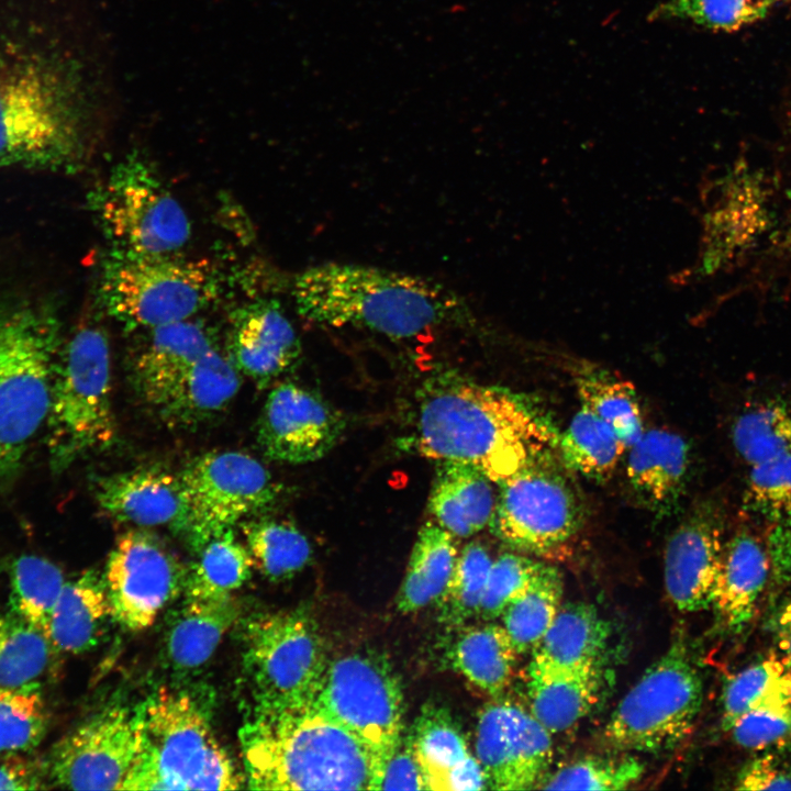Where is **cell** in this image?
<instances>
[{"mask_svg": "<svg viewBox=\"0 0 791 791\" xmlns=\"http://www.w3.org/2000/svg\"><path fill=\"white\" fill-rule=\"evenodd\" d=\"M238 738L248 789L376 791L379 772L371 754L315 697L250 704Z\"/></svg>", "mask_w": 791, "mask_h": 791, "instance_id": "1", "label": "cell"}, {"mask_svg": "<svg viewBox=\"0 0 791 791\" xmlns=\"http://www.w3.org/2000/svg\"><path fill=\"white\" fill-rule=\"evenodd\" d=\"M554 432L516 398L474 382L444 379L424 392L415 445L437 461H458L500 483L557 444Z\"/></svg>", "mask_w": 791, "mask_h": 791, "instance_id": "2", "label": "cell"}, {"mask_svg": "<svg viewBox=\"0 0 791 791\" xmlns=\"http://www.w3.org/2000/svg\"><path fill=\"white\" fill-rule=\"evenodd\" d=\"M292 297L298 313L310 322L394 338L414 337L466 316L465 302L436 281L358 264L309 267L294 278Z\"/></svg>", "mask_w": 791, "mask_h": 791, "instance_id": "3", "label": "cell"}, {"mask_svg": "<svg viewBox=\"0 0 791 791\" xmlns=\"http://www.w3.org/2000/svg\"><path fill=\"white\" fill-rule=\"evenodd\" d=\"M141 746L122 790H237L245 777L211 724V694L163 687L137 705Z\"/></svg>", "mask_w": 791, "mask_h": 791, "instance_id": "4", "label": "cell"}, {"mask_svg": "<svg viewBox=\"0 0 791 791\" xmlns=\"http://www.w3.org/2000/svg\"><path fill=\"white\" fill-rule=\"evenodd\" d=\"M62 347L51 305L0 300V492L18 479L45 426Z\"/></svg>", "mask_w": 791, "mask_h": 791, "instance_id": "5", "label": "cell"}, {"mask_svg": "<svg viewBox=\"0 0 791 791\" xmlns=\"http://www.w3.org/2000/svg\"><path fill=\"white\" fill-rule=\"evenodd\" d=\"M68 88L51 60L0 49V168L78 167L81 123Z\"/></svg>", "mask_w": 791, "mask_h": 791, "instance_id": "6", "label": "cell"}, {"mask_svg": "<svg viewBox=\"0 0 791 791\" xmlns=\"http://www.w3.org/2000/svg\"><path fill=\"white\" fill-rule=\"evenodd\" d=\"M220 278L205 259L109 248L98 298L126 331H147L189 320L219 294Z\"/></svg>", "mask_w": 791, "mask_h": 791, "instance_id": "7", "label": "cell"}, {"mask_svg": "<svg viewBox=\"0 0 791 791\" xmlns=\"http://www.w3.org/2000/svg\"><path fill=\"white\" fill-rule=\"evenodd\" d=\"M110 348L97 325L80 326L63 344L45 423L48 463L57 475L116 436L111 402Z\"/></svg>", "mask_w": 791, "mask_h": 791, "instance_id": "8", "label": "cell"}, {"mask_svg": "<svg viewBox=\"0 0 791 791\" xmlns=\"http://www.w3.org/2000/svg\"><path fill=\"white\" fill-rule=\"evenodd\" d=\"M702 701L701 676L683 643L676 640L621 699L604 738L622 753L672 750L692 731Z\"/></svg>", "mask_w": 791, "mask_h": 791, "instance_id": "9", "label": "cell"}, {"mask_svg": "<svg viewBox=\"0 0 791 791\" xmlns=\"http://www.w3.org/2000/svg\"><path fill=\"white\" fill-rule=\"evenodd\" d=\"M242 666L250 704H288L316 695L327 660L304 609L256 613L242 630Z\"/></svg>", "mask_w": 791, "mask_h": 791, "instance_id": "10", "label": "cell"}, {"mask_svg": "<svg viewBox=\"0 0 791 791\" xmlns=\"http://www.w3.org/2000/svg\"><path fill=\"white\" fill-rule=\"evenodd\" d=\"M178 476L181 514L174 532L194 554L241 520L272 506L280 493L263 464L242 452L202 454Z\"/></svg>", "mask_w": 791, "mask_h": 791, "instance_id": "11", "label": "cell"}, {"mask_svg": "<svg viewBox=\"0 0 791 791\" xmlns=\"http://www.w3.org/2000/svg\"><path fill=\"white\" fill-rule=\"evenodd\" d=\"M90 204L110 248L177 254L191 235L181 204L153 168L134 156L111 169Z\"/></svg>", "mask_w": 791, "mask_h": 791, "instance_id": "12", "label": "cell"}, {"mask_svg": "<svg viewBox=\"0 0 791 791\" xmlns=\"http://www.w3.org/2000/svg\"><path fill=\"white\" fill-rule=\"evenodd\" d=\"M499 486L489 527L502 542L520 552L552 557L578 536L583 505L552 452Z\"/></svg>", "mask_w": 791, "mask_h": 791, "instance_id": "13", "label": "cell"}, {"mask_svg": "<svg viewBox=\"0 0 791 791\" xmlns=\"http://www.w3.org/2000/svg\"><path fill=\"white\" fill-rule=\"evenodd\" d=\"M315 699L321 709L371 754L381 779L403 740V690L389 660L356 651L327 661Z\"/></svg>", "mask_w": 791, "mask_h": 791, "instance_id": "14", "label": "cell"}, {"mask_svg": "<svg viewBox=\"0 0 791 791\" xmlns=\"http://www.w3.org/2000/svg\"><path fill=\"white\" fill-rule=\"evenodd\" d=\"M140 746L137 705H109L55 744L46 765L48 782L73 790H122Z\"/></svg>", "mask_w": 791, "mask_h": 791, "instance_id": "15", "label": "cell"}, {"mask_svg": "<svg viewBox=\"0 0 791 791\" xmlns=\"http://www.w3.org/2000/svg\"><path fill=\"white\" fill-rule=\"evenodd\" d=\"M187 570L158 537L126 531L116 539L104 572L112 620L132 632L149 627L183 594Z\"/></svg>", "mask_w": 791, "mask_h": 791, "instance_id": "16", "label": "cell"}, {"mask_svg": "<svg viewBox=\"0 0 791 791\" xmlns=\"http://www.w3.org/2000/svg\"><path fill=\"white\" fill-rule=\"evenodd\" d=\"M732 441L746 467L747 509L791 526V399L770 398L746 408L733 424Z\"/></svg>", "mask_w": 791, "mask_h": 791, "instance_id": "17", "label": "cell"}, {"mask_svg": "<svg viewBox=\"0 0 791 791\" xmlns=\"http://www.w3.org/2000/svg\"><path fill=\"white\" fill-rule=\"evenodd\" d=\"M475 749L488 789H539L550 772L552 733L530 710L509 699L498 697L482 708Z\"/></svg>", "mask_w": 791, "mask_h": 791, "instance_id": "18", "label": "cell"}, {"mask_svg": "<svg viewBox=\"0 0 791 791\" xmlns=\"http://www.w3.org/2000/svg\"><path fill=\"white\" fill-rule=\"evenodd\" d=\"M256 438L270 459L305 464L324 457L345 430L342 414L320 394L283 382L268 394L260 412Z\"/></svg>", "mask_w": 791, "mask_h": 791, "instance_id": "19", "label": "cell"}, {"mask_svg": "<svg viewBox=\"0 0 791 791\" xmlns=\"http://www.w3.org/2000/svg\"><path fill=\"white\" fill-rule=\"evenodd\" d=\"M724 515L712 500L695 504L665 547L664 583L675 608L684 613L711 608L720 570Z\"/></svg>", "mask_w": 791, "mask_h": 791, "instance_id": "20", "label": "cell"}, {"mask_svg": "<svg viewBox=\"0 0 791 791\" xmlns=\"http://www.w3.org/2000/svg\"><path fill=\"white\" fill-rule=\"evenodd\" d=\"M301 352L298 334L278 301L257 299L233 313L227 356L239 374L258 386L291 369Z\"/></svg>", "mask_w": 791, "mask_h": 791, "instance_id": "21", "label": "cell"}, {"mask_svg": "<svg viewBox=\"0 0 791 791\" xmlns=\"http://www.w3.org/2000/svg\"><path fill=\"white\" fill-rule=\"evenodd\" d=\"M239 372L214 346L147 406L166 425L193 428L224 411L239 389Z\"/></svg>", "mask_w": 791, "mask_h": 791, "instance_id": "22", "label": "cell"}, {"mask_svg": "<svg viewBox=\"0 0 791 791\" xmlns=\"http://www.w3.org/2000/svg\"><path fill=\"white\" fill-rule=\"evenodd\" d=\"M426 790L475 791L488 789L484 772L450 714L424 706L409 736Z\"/></svg>", "mask_w": 791, "mask_h": 791, "instance_id": "23", "label": "cell"}, {"mask_svg": "<svg viewBox=\"0 0 791 791\" xmlns=\"http://www.w3.org/2000/svg\"><path fill=\"white\" fill-rule=\"evenodd\" d=\"M690 447L678 434L649 430L628 447L626 478L648 511L659 517L677 511L686 492Z\"/></svg>", "mask_w": 791, "mask_h": 791, "instance_id": "24", "label": "cell"}, {"mask_svg": "<svg viewBox=\"0 0 791 791\" xmlns=\"http://www.w3.org/2000/svg\"><path fill=\"white\" fill-rule=\"evenodd\" d=\"M96 500L111 519L135 526L175 530L181 514L178 475L159 468H136L101 477Z\"/></svg>", "mask_w": 791, "mask_h": 791, "instance_id": "25", "label": "cell"}, {"mask_svg": "<svg viewBox=\"0 0 791 791\" xmlns=\"http://www.w3.org/2000/svg\"><path fill=\"white\" fill-rule=\"evenodd\" d=\"M239 614L241 606L233 594L220 598L185 595L169 613L164 632L163 657L167 668L180 676L200 670Z\"/></svg>", "mask_w": 791, "mask_h": 791, "instance_id": "26", "label": "cell"}, {"mask_svg": "<svg viewBox=\"0 0 791 791\" xmlns=\"http://www.w3.org/2000/svg\"><path fill=\"white\" fill-rule=\"evenodd\" d=\"M602 687L601 665L559 666L532 655L527 668L528 710L552 734L582 720Z\"/></svg>", "mask_w": 791, "mask_h": 791, "instance_id": "27", "label": "cell"}, {"mask_svg": "<svg viewBox=\"0 0 791 791\" xmlns=\"http://www.w3.org/2000/svg\"><path fill=\"white\" fill-rule=\"evenodd\" d=\"M214 346L208 328L190 319L147 330L131 366L130 378L135 394L148 406L171 381Z\"/></svg>", "mask_w": 791, "mask_h": 791, "instance_id": "28", "label": "cell"}, {"mask_svg": "<svg viewBox=\"0 0 791 791\" xmlns=\"http://www.w3.org/2000/svg\"><path fill=\"white\" fill-rule=\"evenodd\" d=\"M769 573V558L760 541L747 531L724 542L711 608L729 630L753 617Z\"/></svg>", "mask_w": 791, "mask_h": 791, "instance_id": "29", "label": "cell"}, {"mask_svg": "<svg viewBox=\"0 0 791 791\" xmlns=\"http://www.w3.org/2000/svg\"><path fill=\"white\" fill-rule=\"evenodd\" d=\"M491 483L470 465L438 461L428 502L435 523L454 537H469L489 526L497 498Z\"/></svg>", "mask_w": 791, "mask_h": 791, "instance_id": "30", "label": "cell"}, {"mask_svg": "<svg viewBox=\"0 0 791 791\" xmlns=\"http://www.w3.org/2000/svg\"><path fill=\"white\" fill-rule=\"evenodd\" d=\"M109 620L104 576L87 570L65 582L51 616L48 638L56 651L78 655L98 645Z\"/></svg>", "mask_w": 791, "mask_h": 791, "instance_id": "31", "label": "cell"}, {"mask_svg": "<svg viewBox=\"0 0 791 791\" xmlns=\"http://www.w3.org/2000/svg\"><path fill=\"white\" fill-rule=\"evenodd\" d=\"M517 655L503 625L494 623L463 627L448 651L452 666L492 698L510 684Z\"/></svg>", "mask_w": 791, "mask_h": 791, "instance_id": "32", "label": "cell"}, {"mask_svg": "<svg viewBox=\"0 0 791 791\" xmlns=\"http://www.w3.org/2000/svg\"><path fill=\"white\" fill-rule=\"evenodd\" d=\"M609 637L610 626L594 605L568 602L532 655L559 666L601 665Z\"/></svg>", "mask_w": 791, "mask_h": 791, "instance_id": "33", "label": "cell"}, {"mask_svg": "<svg viewBox=\"0 0 791 791\" xmlns=\"http://www.w3.org/2000/svg\"><path fill=\"white\" fill-rule=\"evenodd\" d=\"M457 555L454 536L435 522H426L413 545L397 595V609L408 614L436 603L447 586Z\"/></svg>", "mask_w": 791, "mask_h": 791, "instance_id": "34", "label": "cell"}, {"mask_svg": "<svg viewBox=\"0 0 791 791\" xmlns=\"http://www.w3.org/2000/svg\"><path fill=\"white\" fill-rule=\"evenodd\" d=\"M560 570L543 562L528 588L502 613V625L519 655L532 653L554 622L561 604Z\"/></svg>", "mask_w": 791, "mask_h": 791, "instance_id": "35", "label": "cell"}, {"mask_svg": "<svg viewBox=\"0 0 791 791\" xmlns=\"http://www.w3.org/2000/svg\"><path fill=\"white\" fill-rule=\"evenodd\" d=\"M786 704H791V665L772 654L727 680L722 692V727L728 731L746 712Z\"/></svg>", "mask_w": 791, "mask_h": 791, "instance_id": "36", "label": "cell"}, {"mask_svg": "<svg viewBox=\"0 0 791 791\" xmlns=\"http://www.w3.org/2000/svg\"><path fill=\"white\" fill-rule=\"evenodd\" d=\"M627 446L617 434L584 405L559 438L565 466L595 481L612 476Z\"/></svg>", "mask_w": 791, "mask_h": 791, "instance_id": "37", "label": "cell"}, {"mask_svg": "<svg viewBox=\"0 0 791 791\" xmlns=\"http://www.w3.org/2000/svg\"><path fill=\"white\" fill-rule=\"evenodd\" d=\"M188 567L183 595L220 598L233 594L252 575V557L232 528L211 538Z\"/></svg>", "mask_w": 791, "mask_h": 791, "instance_id": "38", "label": "cell"}, {"mask_svg": "<svg viewBox=\"0 0 791 791\" xmlns=\"http://www.w3.org/2000/svg\"><path fill=\"white\" fill-rule=\"evenodd\" d=\"M253 565L266 578L280 581L301 571L312 550L305 535L293 524L274 519L241 523Z\"/></svg>", "mask_w": 791, "mask_h": 791, "instance_id": "39", "label": "cell"}, {"mask_svg": "<svg viewBox=\"0 0 791 791\" xmlns=\"http://www.w3.org/2000/svg\"><path fill=\"white\" fill-rule=\"evenodd\" d=\"M8 570L9 609L48 637L51 616L66 582L63 571L32 555L14 559Z\"/></svg>", "mask_w": 791, "mask_h": 791, "instance_id": "40", "label": "cell"}, {"mask_svg": "<svg viewBox=\"0 0 791 791\" xmlns=\"http://www.w3.org/2000/svg\"><path fill=\"white\" fill-rule=\"evenodd\" d=\"M54 651L45 634L10 609L0 611V684L37 682Z\"/></svg>", "mask_w": 791, "mask_h": 791, "instance_id": "41", "label": "cell"}, {"mask_svg": "<svg viewBox=\"0 0 791 791\" xmlns=\"http://www.w3.org/2000/svg\"><path fill=\"white\" fill-rule=\"evenodd\" d=\"M492 561L486 546L478 542H471L461 549L447 586L436 602L441 623L458 628L479 615Z\"/></svg>", "mask_w": 791, "mask_h": 791, "instance_id": "42", "label": "cell"}, {"mask_svg": "<svg viewBox=\"0 0 791 791\" xmlns=\"http://www.w3.org/2000/svg\"><path fill=\"white\" fill-rule=\"evenodd\" d=\"M47 712L38 682L0 684V754H21L40 745Z\"/></svg>", "mask_w": 791, "mask_h": 791, "instance_id": "43", "label": "cell"}, {"mask_svg": "<svg viewBox=\"0 0 791 791\" xmlns=\"http://www.w3.org/2000/svg\"><path fill=\"white\" fill-rule=\"evenodd\" d=\"M576 386L582 405L603 420L627 449L644 433L639 402L631 382L591 375L577 378Z\"/></svg>", "mask_w": 791, "mask_h": 791, "instance_id": "44", "label": "cell"}, {"mask_svg": "<svg viewBox=\"0 0 791 791\" xmlns=\"http://www.w3.org/2000/svg\"><path fill=\"white\" fill-rule=\"evenodd\" d=\"M644 773L642 761L630 755L580 758L549 772L543 790H624Z\"/></svg>", "mask_w": 791, "mask_h": 791, "instance_id": "45", "label": "cell"}, {"mask_svg": "<svg viewBox=\"0 0 791 791\" xmlns=\"http://www.w3.org/2000/svg\"><path fill=\"white\" fill-rule=\"evenodd\" d=\"M779 0H665L655 19L688 20L700 26L734 32L764 19Z\"/></svg>", "mask_w": 791, "mask_h": 791, "instance_id": "46", "label": "cell"}, {"mask_svg": "<svg viewBox=\"0 0 791 791\" xmlns=\"http://www.w3.org/2000/svg\"><path fill=\"white\" fill-rule=\"evenodd\" d=\"M543 562L515 553H504L493 559L479 616L487 622L500 617L508 605L528 588Z\"/></svg>", "mask_w": 791, "mask_h": 791, "instance_id": "47", "label": "cell"}, {"mask_svg": "<svg viewBox=\"0 0 791 791\" xmlns=\"http://www.w3.org/2000/svg\"><path fill=\"white\" fill-rule=\"evenodd\" d=\"M743 748L764 750L791 738V704L753 710L740 715L728 729Z\"/></svg>", "mask_w": 791, "mask_h": 791, "instance_id": "48", "label": "cell"}, {"mask_svg": "<svg viewBox=\"0 0 791 791\" xmlns=\"http://www.w3.org/2000/svg\"><path fill=\"white\" fill-rule=\"evenodd\" d=\"M738 772V790H791V746L787 743L762 750Z\"/></svg>", "mask_w": 791, "mask_h": 791, "instance_id": "49", "label": "cell"}, {"mask_svg": "<svg viewBox=\"0 0 791 791\" xmlns=\"http://www.w3.org/2000/svg\"><path fill=\"white\" fill-rule=\"evenodd\" d=\"M406 738L387 761L378 790H426L410 738Z\"/></svg>", "mask_w": 791, "mask_h": 791, "instance_id": "50", "label": "cell"}, {"mask_svg": "<svg viewBox=\"0 0 791 791\" xmlns=\"http://www.w3.org/2000/svg\"><path fill=\"white\" fill-rule=\"evenodd\" d=\"M43 770L20 754H0V790H38L47 788Z\"/></svg>", "mask_w": 791, "mask_h": 791, "instance_id": "51", "label": "cell"}, {"mask_svg": "<svg viewBox=\"0 0 791 791\" xmlns=\"http://www.w3.org/2000/svg\"><path fill=\"white\" fill-rule=\"evenodd\" d=\"M772 626L780 655L791 665V599L778 609Z\"/></svg>", "mask_w": 791, "mask_h": 791, "instance_id": "52", "label": "cell"}, {"mask_svg": "<svg viewBox=\"0 0 791 791\" xmlns=\"http://www.w3.org/2000/svg\"><path fill=\"white\" fill-rule=\"evenodd\" d=\"M9 564L7 559H0V576L8 570Z\"/></svg>", "mask_w": 791, "mask_h": 791, "instance_id": "53", "label": "cell"}]
</instances>
